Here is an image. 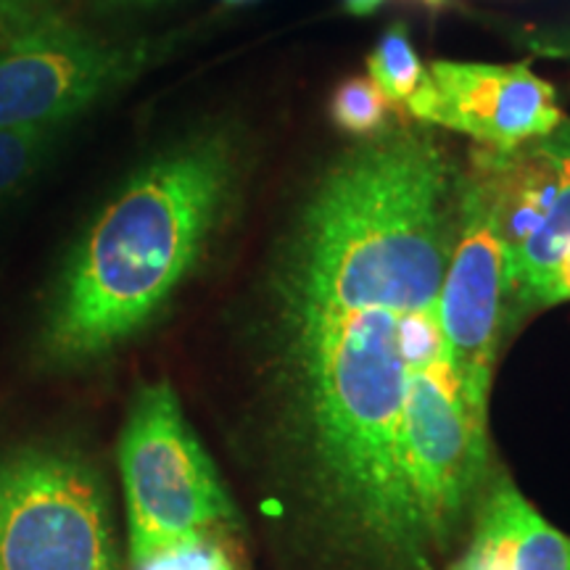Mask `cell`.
I'll use <instances>...</instances> for the list:
<instances>
[{"instance_id": "6da1fadb", "label": "cell", "mask_w": 570, "mask_h": 570, "mask_svg": "<svg viewBox=\"0 0 570 570\" xmlns=\"http://www.w3.org/2000/svg\"><path fill=\"white\" fill-rule=\"evenodd\" d=\"M462 173L377 132L306 198L273 275L281 420L320 518L386 570H433L489 473L439 323Z\"/></svg>"}, {"instance_id": "7a4b0ae2", "label": "cell", "mask_w": 570, "mask_h": 570, "mask_svg": "<svg viewBox=\"0 0 570 570\" xmlns=\"http://www.w3.org/2000/svg\"><path fill=\"white\" fill-rule=\"evenodd\" d=\"M238 177V140L217 127L132 173L61 269L40 331L46 362L92 365L151 325L204 256Z\"/></svg>"}, {"instance_id": "3957f363", "label": "cell", "mask_w": 570, "mask_h": 570, "mask_svg": "<svg viewBox=\"0 0 570 570\" xmlns=\"http://www.w3.org/2000/svg\"><path fill=\"white\" fill-rule=\"evenodd\" d=\"M135 566L235 525V508L169 383L142 386L119 441Z\"/></svg>"}, {"instance_id": "277c9868", "label": "cell", "mask_w": 570, "mask_h": 570, "mask_svg": "<svg viewBox=\"0 0 570 570\" xmlns=\"http://www.w3.org/2000/svg\"><path fill=\"white\" fill-rule=\"evenodd\" d=\"M0 570H119L104 483L75 452L0 460Z\"/></svg>"}, {"instance_id": "5b68a950", "label": "cell", "mask_w": 570, "mask_h": 570, "mask_svg": "<svg viewBox=\"0 0 570 570\" xmlns=\"http://www.w3.org/2000/svg\"><path fill=\"white\" fill-rule=\"evenodd\" d=\"M439 323L462 399L475 423L487 428L491 373L504 323L502 209L491 148L475 151L473 167L462 173Z\"/></svg>"}, {"instance_id": "8992f818", "label": "cell", "mask_w": 570, "mask_h": 570, "mask_svg": "<svg viewBox=\"0 0 570 570\" xmlns=\"http://www.w3.org/2000/svg\"><path fill=\"white\" fill-rule=\"evenodd\" d=\"M154 59V42L104 38L69 13L46 21L0 48V127L63 130Z\"/></svg>"}, {"instance_id": "52a82bcc", "label": "cell", "mask_w": 570, "mask_h": 570, "mask_svg": "<svg viewBox=\"0 0 570 570\" xmlns=\"http://www.w3.org/2000/svg\"><path fill=\"white\" fill-rule=\"evenodd\" d=\"M420 122L446 127L508 154L566 122L558 92L529 63L436 61L410 96Z\"/></svg>"}, {"instance_id": "ba28073f", "label": "cell", "mask_w": 570, "mask_h": 570, "mask_svg": "<svg viewBox=\"0 0 570 570\" xmlns=\"http://www.w3.org/2000/svg\"><path fill=\"white\" fill-rule=\"evenodd\" d=\"M454 570H570V537L541 518L515 483L499 481Z\"/></svg>"}, {"instance_id": "9c48e42d", "label": "cell", "mask_w": 570, "mask_h": 570, "mask_svg": "<svg viewBox=\"0 0 570 570\" xmlns=\"http://www.w3.org/2000/svg\"><path fill=\"white\" fill-rule=\"evenodd\" d=\"M550 148L558 188L537 230L504 254V302L518 312L550 306V285L562 246L570 238V122L544 135Z\"/></svg>"}, {"instance_id": "30bf717a", "label": "cell", "mask_w": 570, "mask_h": 570, "mask_svg": "<svg viewBox=\"0 0 570 570\" xmlns=\"http://www.w3.org/2000/svg\"><path fill=\"white\" fill-rule=\"evenodd\" d=\"M367 67L375 88L386 96V101L394 104H407L425 75L423 61L410 40L407 24L402 21L381 35L375 51L370 53Z\"/></svg>"}, {"instance_id": "8fae6325", "label": "cell", "mask_w": 570, "mask_h": 570, "mask_svg": "<svg viewBox=\"0 0 570 570\" xmlns=\"http://www.w3.org/2000/svg\"><path fill=\"white\" fill-rule=\"evenodd\" d=\"M61 130L0 127V206L19 196L59 142Z\"/></svg>"}, {"instance_id": "7c38bea8", "label": "cell", "mask_w": 570, "mask_h": 570, "mask_svg": "<svg viewBox=\"0 0 570 570\" xmlns=\"http://www.w3.org/2000/svg\"><path fill=\"white\" fill-rule=\"evenodd\" d=\"M331 117L348 135H373L386 130L389 101L367 77H352L341 82L331 101Z\"/></svg>"}, {"instance_id": "4fadbf2b", "label": "cell", "mask_w": 570, "mask_h": 570, "mask_svg": "<svg viewBox=\"0 0 570 570\" xmlns=\"http://www.w3.org/2000/svg\"><path fill=\"white\" fill-rule=\"evenodd\" d=\"M135 570H238L227 552L209 537H198L169 550L156 552L154 558L142 560Z\"/></svg>"}, {"instance_id": "5bb4252c", "label": "cell", "mask_w": 570, "mask_h": 570, "mask_svg": "<svg viewBox=\"0 0 570 570\" xmlns=\"http://www.w3.org/2000/svg\"><path fill=\"white\" fill-rule=\"evenodd\" d=\"M71 0H0V48L19 35L67 17Z\"/></svg>"}, {"instance_id": "9a60e30c", "label": "cell", "mask_w": 570, "mask_h": 570, "mask_svg": "<svg viewBox=\"0 0 570 570\" xmlns=\"http://www.w3.org/2000/svg\"><path fill=\"white\" fill-rule=\"evenodd\" d=\"M518 46L529 48V51L537 56H552V59L570 61V27L523 32L518 35Z\"/></svg>"}, {"instance_id": "2e32d148", "label": "cell", "mask_w": 570, "mask_h": 570, "mask_svg": "<svg viewBox=\"0 0 570 570\" xmlns=\"http://www.w3.org/2000/svg\"><path fill=\"white\" fill-rule=\"evenodd\" d=\"M570 302V238L562 246V254L558 259V267H554L552 285H550V306Z\"/></svg>"}, {"instance_id": "e0dca14e", "label": "cell", "mask_w": 570, "mask_h": 570, "mask_svg": "<svg viewBox=\"0 0 570 570\" xmlns=\"http://www.w3.org/2000/svg\"><path fill=\"white\" fill-rule=\"evenodd\" d=\"M344 3L348 11L356 13V17H365V13H373L383 0H344Z\"/></svg>"}, {"instance_id": "ac0fdd59", "label": "cell", "mask_w": 570, "mask_h": 570, "mask_svg": "<svg viewBox=\"0 0 570 570\" xmlns=\"http://www.w3.org/2000/svg\"><path fill=\"white\" fill-rule=\"evenodd\" d=\"M104 6H114V9H125V6H154L159 0H98Z\"/></svg>"}, {"instance_id": "d6986e66", "label": "cell", "mask_w": 570, "mask_h": 570, "mask_svg": "<svg viewBox=\"0 0 570 570\" xmlns=\"http://www.w3.org/2000/svg\"><path fill=\"white\" fill-rule=\"evenodd\" d=\"M420 3L428 6V9H441V6H444L446 0H420Z\"/></svg>"}, {"instance_id": "ffe728a7", "label": "cell", "mask_w": 570, "mask_h": 570, "mask_svg": "<svg viewBox=\"0 0 570 570\" xmlns=\"http://www.w3.org/2000/svg\"><path fill=\"white\" fill-rule=\"evenodd\" d=\"M227 3H246V0H227Z\"/></svg>"}]
</instances>
